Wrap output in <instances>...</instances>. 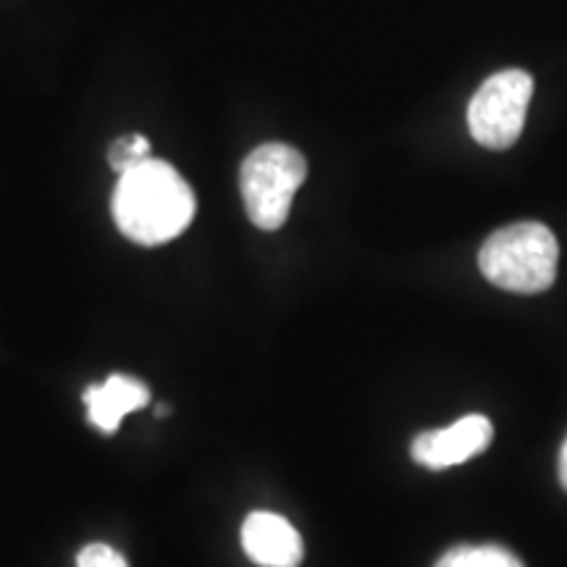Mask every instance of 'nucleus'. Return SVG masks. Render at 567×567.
<instances>
[{"instance_id": "obj_1", "label": "nucleus", "mask_w": 567, "mask_h": 567, "mask_svg": "<svg viewBox=\"0 0 567 567\" xmlns=\"http://www.w3.org/2000/svg\"><path fill=\"white\" fill-rule=\"evenodd\" d=\"M111 210L126 239L158 247L193 224L195 195L172 163L147 158L118 174Z\"/></svg>"}, {"instance_id": "obj_2", "label": "nucleus", "mask_w": 567, "mask_h": 567, "mask_svg": "<svg viewBox=\"0 0 567 567\" xmlns=\"http://www.w3.org/2000/svg\"><path fill=\"white\" fill-rule=\"evenodd\" d=\"M559 245L549 226L520 221L494 231L478 252V268L494 287L538 295L557 279Z\"/></svg>"}, {"instance_id": "obj_3", "label": "nucleus", "mask_w": 567, "mask_h": 567, "mask_svg": "<svg viewBox=\"0 0 567 567\" xmlns=\"http://www.w3.org/2000/svg\"><path fill=\"white\" fill-rule=\"evenodd\" d=\"M305 179H308V161L292 145L268 142L255 147L239 172V189L250 221L264 231L281 229Z\"/></svg>"}, {"instance_id": "obj_4", "label": "nucleus", "mask_w": 567, "mask_h": 567, "mask_svg": "<svg viewBox=\"0 0 567 567\" xmlns=\"http://www.w3.org/2000/svg\"><path fill=\"white\" fill-rule=\"evenodd\" d=\"M534 80L523 69H505L488 76L467 105V130L488 151H507L520 137Z\"/></svg>"}, {"instance_id": "obj_5", "label": "nucleus", "mask_w": 567, "mask_h": 567, "mask_svg": "<svg viewBox=\"0 0 567 567\" xmlns=\"http://www.w3.org/2000/svg\"><path fill=\"white\" fill-rule=\"evenodd\" d=\"M494 439V425L484 415H465L457 423L439 431H425L410 446V455L417 465L429 471H444V467L463 465L473 460Z\"/></svg>"}, {"instance_id": "obj_6", "label": "nucleus", "mask_w": 567, "mask_h": 567, "mask_svg": "<svg viewBox=\"0 0 567 567\" xmlns=\"http://www.w3.org/2000/svg\"><path fill=\"white\" fill-rule=\"evenodd\" d=\"M245 555L258 567H300L305 557L302 538L287 517L266 513L247 515L243 526Z\"/></svg>"}, {"instance_id": "obj_7", "label": "nucleus", "mask_w": 567, "mask_h": 567, "mask_svg": "<svg viewBox=\"0 0 567 567\" xmlns=\"http://www.w3.org/2000/svg\"><path fill=\"white\" fill-rule=\"evenodd\" d=\"M151 400V389L132 375L113 373L103 384H92L84 392V405H87V417L101 434H116L118 425L134 410L145 408Z\"/></svg>"}, {"instance_id": "obj_8", "label": "nucleus", "mask_w": 567, "mask_h": 567, "mask_svg": "<svg viewBox=\"0 0 567 567\" xmlns=\"http://www.w3.org/2000/svg\"><path fill=\"white\" fill-rule=\"evenodd\" d=\"M434 567H526L520 557L496 544H481V547H455L444 551Z\"/></svg>"}, {"instance_id": "obj_9", "label": "nucleus", "mask_w": 567, "mask_h": 567, "mask_svg": "<svg viewBox=\"0 0 567 567\" xmlns=\"http://www.w3.org/2000/svg\"><path fill=\"white\" fill-rule=\"evenodd\" d=\"M151 158V140L145 134H126V137H118L111 145L109 151V163L116 174L130 172L132 166Z\"/></svg>"}, {"instance_id": "obj_10", "label": "nucleus", "mask_w": 567, "mask_h": 567, "mask_svg": "<svg viewBox=\"0 0 567 567\" xmlns=\"http://www.w3.org/2000/svg\"><path fill=\"white\" fill-rule=\"evenodd\" d=\"M76 567H130L126 559L109 544H90L76 557Z\"/></svg>"}, {"instance_id": "obj_11", "label": "nucleus", "mask_w": 567, "mask_h": 567, "mask_svg": "<svg viewBox=\"0 0 567 567\" xmlns=\"http://www.w3.org/2000/svg\"><path fill=\"white\" fill-rule=\"evenodd\" d=\"M559 484H563V488L567 492V439L563 444V452H559Z\"/></svg>"}, {"instance_id": "obj_12", "label": "nucleus", "mask_w": 567, "mask_h": 567, "mask_svg": "<svg viewBox=\"0 0 567 567\" xmlns=\"http://www.w3.org/2000/svg\"><path fill=\"white\" fill-rule=\"evenodd\" d=\"M155 415H168V408H166V405H161V408H155Z\"/></svg>"}]
</instances>
